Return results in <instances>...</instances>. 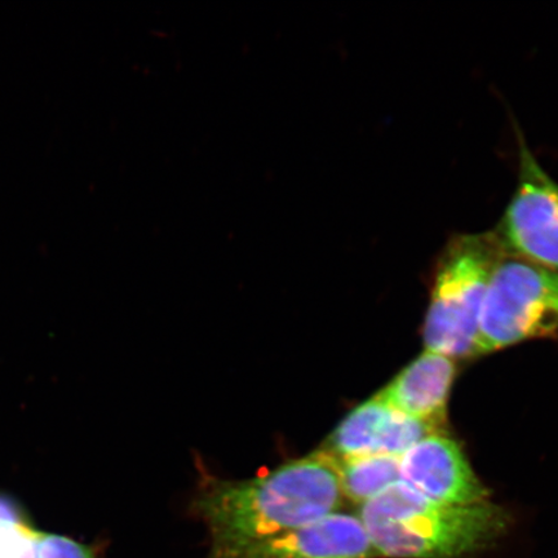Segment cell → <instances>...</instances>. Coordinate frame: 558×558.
<instances>
[{
    "label": "cell",
    "mask_w": 558,
    "mask_h": 558,
    "mask_svg": "<svg viewBox=\"0 0 558 558\" xmlns=\"http://www.w3.org/2000/svg\"><path fill=\"white\" fill-rule=\"evenodd\" d=\"M401 481L436 504L470 506L488 500L462 448L445 432L430 435L400 458Z\"/></svg>",
    "instance_id": "cell-6"
},
{
    "label": "cell",
    "mask_w": 558,
    "mask_h": 558,
    "mask_svg": "<svg viewBox=\"0 0 558 558\" xmlns=\"http://www.w3.org/2000/svg\"><path fill=\"white\" fill-rule=\"evenodd\" d=\"M359 515L335 512L221 558H376Z\"/></svg>",
    "instance_id": "cell-8"
},
{
    "label": "cell",
    "mask_w": 558,
    "mask_h": 558,
    "mask_svg": "<svg viewBox=\"0 0 558 558\" xmlns=\"http://www.w3.org/2000/svg\"><path fill=\"white\" fill-rule=\"evenodd\" d=\"M38 536L25 521L0 520V558H38Z\"/></svg>",
    "instance_id": "cell-11"
},
{
    "label": "cell",
    "mask_w": 558,
    "mask_h": 558,
    "mask_svg": "<svg viewBox=\"0 0 558 558\" xmlns=\"http://www.w3.org/2000/svg\"><path fill=\"white\" fill-rule=\"evenodd\" d=\"M38 558H95L93 550L66 536L39 533Z\"/></svg>",
    "instance_id": "cell-12"
},
{
    "label": "cell",
    "mask_w": 558,
    "mask_h": 558,
    "mask_svg": "<svg viewBox=\"0 0 558 558\" xmlns=\"http://www.w3.org/2000/svg\"><path fill=\"white\" fill-rule=\"evenodd\" d=\"M457 367L446 355L425 352L376 396L390 409L445 432Z\"/></svg>",
    "instance_id": "cell-9"
},
{
    "label": "cell",
    "mask_w": 558,
    "mask_h": 558,
    "mask_svg": "<svg viewBox=\"0 0 558 558\" xmlns=\"http://www.w3.org/2000/svg\"><path fill=\"white\" fill-rule=\"evenodd\" d=\"M506 256L495 232L458 234L439 255L424 323L428 352L449 359L476 355L488 284Z\"/></svg>",
    "instance_id": "cell-3"
},
{
    "label": "cell",
    "mask_w": 558,
    "mask_h": 558,
    "mask_svg": "<svg viewBox=\"0 0 558 558\" xmlns=\"http://www.w3.org/2000/svg\"><path fill=\"white\" fill-rule=\"evenodd\" d=\"M557 335L558 271L505 256L481 311L476 355Z\"/></svg>",
    "instance_id": "cell-4"
},
{
    "label": "cell",
    "mask_w": 558,
    "mask_h": 558,
    "mask_svg": "<svg viewBox=\"0 0 558 558\" xmlns=\"http://www.w3.org/2000/svg\"><path fill=\"white\" fill-rule=\"evenodd\" d=\"M360 520L379 557L466 558L492 548L512 519L492 501L436 504L403 481L360 506Z\"/></svg>",
    "instance_id": "cell-2"
},
{
    "label": "cell",
    "mask_w": 558,
    "mask_h": 558,
    "mask_svg": "<svg viewBox=\"0 0 558 558\" xmlns=\"http://www.w3.org/2000/svg\"><path fill=\"white\" fill-rule=\"evenodd\" d=\"M344 498L365 505L401 481L400 458L366 456L337 459Z\"/></svg>",
    "instance_id": "cell-10"
},
{
    "label": "cell",
    "mask_w": 558,
    "mask_h": 558,
    "mask_svg": "<svg viewBox=\"0 0 558 558\" xmlns=\"http://www.w3.org/2000/svg\"><path fill=\"white\" fill-rule=\"evenodd\" d=\"M435 434L439 432L390 409L374 396L338 425L323 450L335 459L366 456L401 458L423 438Z\"/></svg>",
    "instance_id": "cell-7"
},
{
    "label": "cell",
    "mask_w": 558,
    "mask_h": 558,
    "mask_svg": "<svg viewBox=\"0 0 558 558\" xmlns=\"http://www.w3.org/2000/svg\"><path fill=\"white\" fill-rule=\"evenodd\" d=\"M519 138L518 186L495 234L506 256L558 271V183Z\"/></svg>",
    "instance_id": "cell-5"
},
{
    "label": "cell",
    "mask_w": 558,
    "mask_h": 558,
    "mask_svg": "<svg viewBox=\"0 0 558 558\" xmlns=\"http://www.w3.org/2000/svg\"><path fill=\"white\" fill-rule=\"evenodd\" d=\"M344 499L338 460L319 449L264 476L208 480L193 508L221 558L339 512Z\"/></svg>",
    "instance_id": "cell-1"
}]
</instances>
